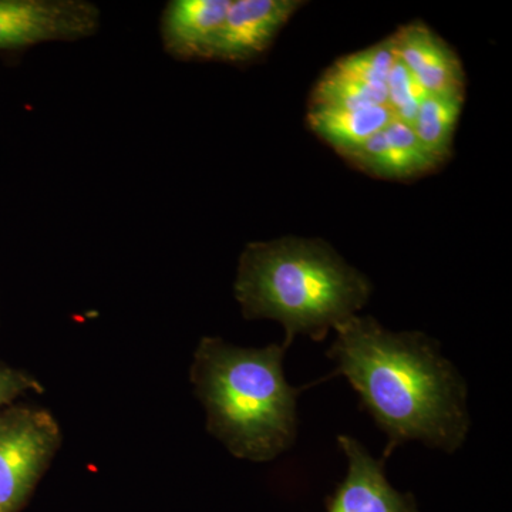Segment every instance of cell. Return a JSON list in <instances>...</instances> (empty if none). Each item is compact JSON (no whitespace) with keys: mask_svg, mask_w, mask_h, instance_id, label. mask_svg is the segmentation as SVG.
I'll return each instance as SVG.
<instances>
[{"mask_svg":"<svg viewBox=\"0 0 512 512\" xmlns=\"http://www.w3.org/2000/svg\"><path fill=\"white\" fill-rule=\"evenodd\" d=\"M372 292L370 279L328 242L299 237L248 244L234 284L244 318L281 323L286 349L299 335L322 342L362 311Z\"/></svg>","mask_w":512,"mask_h":512,"instance_id":"cell-2","label":"cell"},{"mask_svg":"<svg viewBox=\"0 0 512 512\" xmlns=\"http://www.w3.org/2000/svg\"><path fill=\"white\" fill-rule=\"evenodd\" d=\"M62 443L59 424L36 407L9 406L0 413V512H19Z\"/></svg>","mask_w":512,"mask_h":512,"instance_id":"cell-4","label":"cell"},{"mask_svg":"<svg viewBox=\"0 0 512 512\" xmlns=\"http://www.w3.org/2000/svg\"><path fill=\"white\" fill-rule=\"evenodd\" d=\"M394 119L389 106L309 109L308 123L340 156H348Z\"/></svg>","mask_w":512,"mask_h":512,"instance_id":"cell-11","label":"cell"},{"mask_svg":"<svg viewBox=\"0 0 512 512\" xmlns=\"http://www.w3.org/2000/svg\"><path fill=\"white\" fill-rule=\"evenodd\" d=\"M326 356L333 376L348 379L360 406L387 437L383 460L419 441L454 454L471 429L466 380L419 330L392 332L372 316H353L335 329Z\"/></svg>","mask_w":512,"mask_h":512,"instance_id":"cell-1","label":"cell"},{"mask_svg":"<svg viewBox=\"0 0 512 512\" xmlns=\"http://www.w3.org/2000/svg\"><path fill=\"white\" fill-rule=\"evenodd\" d=\"M231 0H173L161 18L165 52L178 60H214Z\"/></svg>","mask_w":512,"mask_h":512,"instance_id":"cell-9","label":"cell"},{"mask_svg":"<svg viewBox=\"0 0 512 512\" xmlns=\"http://www.w3.org/2000/svg\"><path fill=\"white\" fill-rule=\"evenodd\" d=\"M29 392H43L39 380L25 370L15 369L0 362V413Z\"/></svg>","mask_w":512,"mask_h":512,"instance_id":"cell-14","label":"cell"},{"mask_svg":"<svg viewBox=\"0 0 512 512\" xmlns=\"http://www.w3.org/2000/svg\"><path fill=\"white\" fill-rule=\"evenodd\" d=\"M99 28L100 10L86 0H0V52L76 42Z\"/></svg>","mask_w":512,"mask_h":512,"instance_id":"cell-5","label":"cell"},{"mask_svg":"<svg viewBox=\"0 0 512 512\" xmlns=\"http://www.w3.org/2000/svg\"><path fill=\"white\" fill-rule=\"evenodd\" d=\"M464 96L426 94L421 100L412 128L417 140L437 164H443L450 157L454 133Z\"/></svg>","mask_w":512,"mask_h":512,"instance_id":"cell-12","label":"cell"},{"mask_svg":"<svg viewBox=\"0 0 512 512\" xmlns=\"http://www.w3.org/2000/svg\"><path fill=\"white\" fill-rule=\"evenodd\" d=\"M394 56L426 94L464 96L463 63L443 37L420 20L392 35Z\"/></svg>","mask_w":512,"mask_h":512,"instance_id":"cell-8","label":"cell"},{"mask_svg":"<svg viewBox=\"0 0 512 512\" xmlns=\"http://www.w3.org/2000/svg\"><path fill=\"white\" fill-rule=\"evenodd\" d=\"M284 345L239 348L202 338L190 379L207 413V430L232 456L268 463L298 437V397L303 387L286 380Z\"/></svg>","mask_w":512,"mask_h":512,"instance_id":"cell-3","label":"cell"},{"mask_svg":"<svg viewBox=\"0 0 512 512\" xmlns=\"http://www.w3.org/2000/svg\"><path fill=\"white\" fill-rule=\"evenodd\" d=\"M303 5L299 0H231L214 60L254 62Z\"/></svg>","mask_w":512,"mask_h":512,"instance_id":"cell-7","label":"cell"},{"mask_svg":"<svg viewBox=\"0 0 512 512\" xmlns=\"http://www.w3.org/2000/svg\"><path fill=\"white\" fill-rule=\"evenodd\" d=\"M338 443L348 473L326 501L328 512H420L412 493L396 490L387 480L386 460H377L348 434H340Z\"/></svg>","mask_w":512,"mask_h":512,"instance_id":"cell-6","label":"cell"},{"mask_svg":"<svg viewBox=\"0 0 512 512\" xmlns=\"http://www.w3.org/2000/svg\"><path fill=\"white\" fill-rule=\"evenodd\" d=\"M345 158L363 173L387 180L421 177L440 165L421 146L413 128L397 119Z\"/></svg>","mask_w":512,"mask_h":512,"instance_id":"cell-10","label":"cell"},{"mask_svg":"<svg viewBox=\"0 0 512 512\" xmlns=\"http://www.w3.org/2000/svg\"><path fill=\"white\" fill-rule=\"evenodd\" d=\"M424 96L426 93L420 89L412 74L396 59L387 80V106L392 110L394 119L412 127Z\"/></svg>","mask_w":512,"mask_h":512,"instance_id":"cell-13","label":"cell"}]
</instances>
